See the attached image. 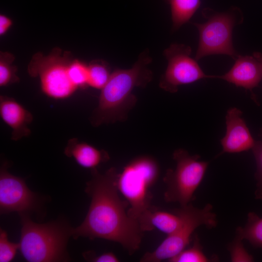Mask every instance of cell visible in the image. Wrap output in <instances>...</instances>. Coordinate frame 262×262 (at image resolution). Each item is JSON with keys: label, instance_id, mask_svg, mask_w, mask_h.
Listing matches in <instances>:
<instances>
[{"label": "cell", "instance_id": "cell-1", "mask_svg": "<svg viewBox=\"0 0 262 262\" xmlns=\"http://www.w3.org/2000/svg\"><path fill=\"white\" fill-rule=\"evenodd\" d=\"M91 173L85 189L91 198L90 207L82 223L72 229V236L117 242L131 255L140 248L144 231L138 221L129 216L128 202L119 196L117 169L111 167L101 174L94 169Z\"/></svg>", "mask_w": 262, "mask_h": 262}, {"label": "cell", "instance_id": "cell-2", "mask_svg": "<svg viewBox=\"0 0 262 262\" xmlns=\"http://www.w3.org/2000/svg\"><path fill=\"white\" fill-rule=\"evenodd\" d=\"M152 59L146 50L129 69H118L111 76L101 89L98 103L91 117L95 126L123 121L133 107L136 98L132 93L137 87H145L152 80L148 66Z\"/></svg>", "mask_w": 262, "mask_h": 262}, {"label": "cell", "instance_id": "cell-3", "mask_svg": "<svg viewBox=\"0 0 262 262\" xmlns=\"http://www.w3.org/2000/svg\"><path fill=\"white\" fill-rule=\"evenodd\" d=\"M19 250L29 262L66 261V246L72 229L60 222L38 224L21 213Z\"/></svg>", "mask_w": 262, "mask_h": 262}, {"label": "cell", "instance_id": "cell-4", "mask_svg": "<svg viewBox=\"0 0 262 262\" xmlns=\"http://www.w3.org/2000/svg\"><path fill=\"white\" fill-rule=\"evenodd\" d=\"M159 173V164L154 158L141 156L132 160L118 173L117 188L129 204L127 213L130 217L138 221L153 207L150 189L157 182Z\"/></svg>", "mask_w": 262, "mask_h": 262}, {"label": "cell", "instance_id": "cell-5", "mask_svg": "<svg viewBox=\"0 0 262 262\" xmlns=\"http://www.w3.org/2000/svg\"><path fill=\"white\" fill-rule=\"evenodd\" d=\"M202 15L207 20L203 23H194L199 34L195 59L213 54H225L233 59L239 56L232 43V31L243 20L241 10L231 7L225 12H219L210 8L203 9Z\"/></svg>", "mask_w": 262, "mask_h": 262}, {"label": "cell", "instance_id": "cell-6", "mask_svg": "<svg viewBox=\"0 0 262 262\" xmlns=\"http://www.w3.org/2000/svg\"><path fill=\"white\" fill-rule=\"evenodd\" d=\"M198 155H190L183 148L175 150L173 159L176 167L168 169L164 177L166 189L164 197L166 202L178 203L180 206L191 203L208 168L209 162L200 160Z\"/></svg>", "mask_w": 262, "mask_h": 262}, {"label": "cell", "instance_id": "cell-7", "mask_svg": "<svg viewBox=\"0 0 262 262\" xmlns=\"http://www.w3.org/2000/svg\"><path fill=\"white\" fill-rule=\"evenodd\" d=\"M183 221L180 228L167 235L162 243L151 252H147L141 257L140 262H160L167 261L184 249L190 244L195 230L204 226L212 229L217 225L216 214L213 206L207 203L202 208L194 207L191 203L181 207Z\"/></svg>", "mask_w": 262, "mask_h": 262}, {"label": "cell", "instance_id": "cell-8", "mask_svg": "<svg viewBox=\"0 0 262 262\" xmlns=\"http://www.w3.org/2000/svg\"><path fill=\"white\" fill-rule=\"evenodd\" d=\"M70 61L69 53L59 49H53L48 55L35 54L28 67L29 74L40 79L42 91L55 99L66 98L78 89L68 76Z\"/></svg>", "mask_w": 262, "mask_h": 262}, {"label": "cell", "instance_id": "cell-9", "mask_svg": "<svg viewBox=\"0 0 262 262\" xmlns=\"http://www.w3.org/2000/svg\"><path fill=\"white\" fill-rule=\"evenodd\" d=\"M192 49L189 46L173 43L164 51L168 64L162 76L159 86L169 93L178 91L180 85L193 83L205 78H215L206 75L197 60L191 57Z\"/></svg>", "mask_w": 262, "mask_h": 262}, {"label": "cell", "instance_id": "cell-10", "mask_svg": "<svg viewBox=\"0 0 262 262\" xmlns=\"http://www.w3.org/2000/svg\"><path fill=\"white\" fill-rule=\"evenodd\" d=\"M37 195L31 191L24 180L9 173L5 166L0 172V209L1 213H27L36 209Z\"/></svg>", "mask_w": 262, "mask_h": 262}, {"label": "cell", "instance_id": "cell-11", "mask_svg": "<svg viewBox=\"0 0 262 262\" xmlns=\"http://www.w3.org/2000/svg\"><path fill=\"white\" fill-rule=\"evenodd\" d=\"M242 112L237 108H229L225 116L226 132L220 140L222 151L216 157L226 153H235L252 149L255 141L245 121Z\"/></svg>", "mask_w": 262, "mask_h": 262}, {"label": "cell", "instance_id": "cell-12", "mask_svg": "<svg viewBox=\"0 0 262 262\" xmlns=\"http://www.w3.org/2000/svg\"><path fill=\"white\" fill-rule=\"evenodd\" d=\"M231 69L225 74L215 76L221 79L249 90L252 99L256 102L253 89L258 87L262 79V64L253 56H239Z\"/></svg>", "mask_w": 262, "mask_h": 262}, {"label": "cell", "instance_id": "cell-13", "mask_svg": "<svg viewBox=\"0 0 262 262\" xmlns=\"http://www.w3.org/2000/svg\"><path fill=\"white\" fill-rule=\"evenodd\" d=\"M0 115L12 130V140L17 141L30 135L29 125L33 120V115L14 98L0 96Z\"/></svg>", "mask_w": 262, "mask_h": 262}, {"label": "cell", "instance_id": "cell-14", "mask_svg": "<svg viewBox=\"0 0 262 262\" xmlns=\"http://www.w3.org/2000/svg\"><path fill=\"white\" fill-rule=\"evenodd\" d=\"M182 221L180 208L170 213L159 210L154 206L145 212L138 219L143 231L157 229L167 235L177 231L181 225Z\"/></svg>", "mask_w": 262, "mask_h": 262}, {"label": "cell", "instance_id": "cell-15", "mask_svg": "<svg viewBox=\"0 0 262 262\" xmlns=\"http://www.w3.org/2000/svg\"><path fill=\"white\" fill-rule=\"evenodd\" d=\"M65 154L73 158L80 166L92 169L101 163L109 160V156L104 150H99L77 138L70 139L65 149Z\"/></svg>", "mask_w": 262, "mask_h": 262}, {"label": "cell", "instance_id": "cell-16", "mask_svg": "<svg viewBox=\"0 0 262 262\" xmlns=\"http://www.w3.org/2000/svg\"><path fill=\"white\" fill-rule=\"evenodd\" d=\"M170 5L173 30L188 22L200 6V0H167Z\"/></svg>", "mask_w": 262, "mask_h": 262}, {"label": "cell", "instance_id": "cell-17", "mask_svg": "<svg viewBox=\"0 0 262 262\" xmlns=\"http://www.w3.org/2000/svg\"><path fill=\"white\" fill-rule=\"evenodd\" d=\"M236 235L247 240L254 247L262 249V217L250 212L247 214V222L244 227H238Z\"/></svg>", "mask_w": 262, "mask_h": 262}, {"label": "cell", "instance_id": "cell-18", "mask_svg": "<svg viewBox=\"0 0 262 262\" xmlns=\"http://www.w3.org/2000/svg\"><path fill=\"white\" fill-rule=\"evenodd\" d=\"M192 239V245L189 248H185L180 253L168 260L169 262H208L210 259L205 254L197 234Z\"/></svg>", "mask_w": 262, "mask_h": 262}, {"label": "cell", "instance_id": "cell-19", "mask_svg": "<svg viewBox=\"0 0 262 262\" xmlns=\"http://www.w3.org/2000/svg\"><path fill=\"white\" fill-rule=\"evenodd\" d=\"M88 66V85L101 89L108 81L111 73L106 65L100 61H93Z\"/></svg>", "mask_w": 262, "mask_h": 262}, {"label": "cell", "instance_id": "cell-20", "mask_svg": "<svg viewBox=\"0 0 262 262\" xmlns=\"http://www.w3.org/2000/svg\"><path fill=\"white\" fill-rule=\"evenodd\" d=\"M14 60L13 54L1 52L0 55V85L4 86L17 82L19 78L16 75V68L12 65Z\"/></svg>", "mask_w": 262, "mask_h": 262}, {"label": "cell", "instance_id": "cell-21", "mask_svg": "<svg viewBox=\"0 0 262 262\" xmlns=\"http://www.w3.org/2000/svg\"><path fill=\"white\" fill-rule=\"evenodd\" d=\"M68 72L71 82L78 89L88 85V66L78 60H74L70 63Z\"/></svg>", "mask_w": 262, "mask_h": 262}, {"label": "cell", "instance_id": "cell-22", "mask_svg": "<svg viewBox=\"0 0 262 262\" xmlns=\"http://www.w3.org/2000/svg\"><path fill=\"white\" fill-rule=\"evenodd\" d=\"M260 136L261 139L255 142L252 150L256 164V171L255 174L256 180L255 197L257 199L262 200V129L260 131Z\"/></svg>", "mask_w": 262, "mask_h": 262}, {"label": "cell", "instance_id": "cell-23", "mask_svg": "<svg viewBox=\"0 0 262 262\" xmlns=\"http://www.w3.org/2000/svg\"><path fill=\"white\" fill-rule=\"evenodd\" d=\"M243 240L235 235L233 241L228 245L227 248L229 252L230 261L232 262H252L254 259L245 248Z\"/></svg>", "mask_w": 262, "mask_h": 262}, {"label": "cell", "instance_id": "cell-24", "mask_svg": "<svg viewBox=\"0 0 262 262\" xmlns=\"http://www.w3.org/2000/svg\"><path fill=\"white\" fill-rule=\"evenodd\" d=\"M18 249H19V243H15L9 241L8 239L6 231L0 229V262H10L15 257Z\"/></svg>", "mask_w": 262, "mask_h": 262}, {"label": "cell", "instance_id": "cell-25", "mask_svg": "<svg viewBox=\"0 0 262 262\" xmlns=\"http://www.w3.org/2000/svg\"><path fill=\"white\" fill-rule=\"evenodd\" d=\"M84 259L89 262H118L119 260L113 252H109L97 255L94 252L89 251L83 254Z\"/></svg>", "mask_w": 262, "mask_h": 262}, {"label": "cell", "instance_id": "cell-26", "mask_svg": "<svg viewBox=\"0 0 262 262\" xmlns=\"http://www.w3.org/2000/svg\"><path fill=\"white\" fill-rule=\"evenodd\" d=\"M12 20L4 15H0V35H3L9 30L12 25Z\"/></svg>", "mask_w": 262, "mask_h": 262}, {"label": "cell", "instance_id": "cell-27", "mask_svg": "<svg viewBox=\"0 0 262 262\" xmlns=\"http://www.w3.org/2000/svg\"><path fill=\"white\" fill-rule=\"evenodd\" d=\"M253 56L262 64V52H255L253 53Z\"/></svg>", "mask_w": 262, "mask_h": 262}, {"label": "cell", "instance_id": "cell-28", "mask_svg": "<svg viewBox=\"0 0 262 262\" xmlns=\"http://www.w3.org/2000/svg\"><path fill=\"white\" fill-rule=\"evenodd\" d=\"M166 2H167V0H164Z\"/></svg>", "mask_w": 262, "mask_h": 262}]
</instances>
